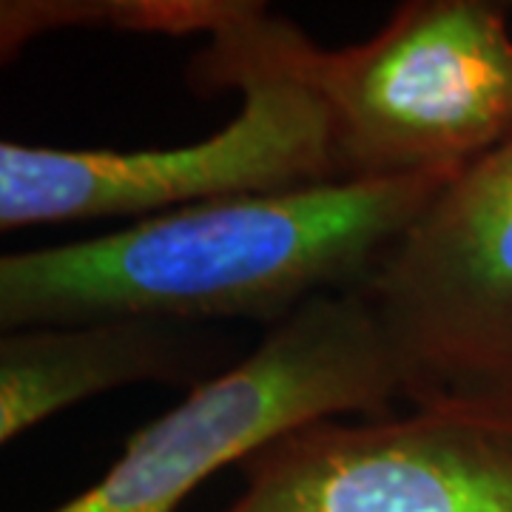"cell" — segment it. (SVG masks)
I'll use <instances>...</instances> for the list:
<instances>
[{"label":"cell","instance_id":"obj_1","mask_svg":"<svg viewBox=\"0 0 512 512\" xmlns=\"http://www.w3.org/2000/svg\"><path fill=\"white\" fill-rule=\"evenodd\" d=\"M458 171L239 194L0 259V328L97 319L262 322L362 291Z\"/></svg>","mask_w":512,"mask_h":512},{"label":"cell","instance_id":"obj_2","mask_svg":"<svg viewBox=\"0 0 512 512\" xmlns=\"http://www.w3.org/2000/svg\"><path fill=\"white\" fill-rule=\"evenodd\" d=\"M299 26L251 0L188 63L200 94L239 92L242 109L211 137L171 148L0 143V228L126 217L137 222L239 194L333 183L319 97L293 63Z\"/></svg>","mask_w":512,"mask_h":512},{"label":"cell","instance_id":"obj_3","mask_svg":"<svg viewBox=\"0 0 512 512\" xmlns=\"http://www.w3.org/2000/svg\"><path fill=\"white\" fill-rule=\"evenodd\" d=\"M396 399L399 370L365 296H322L140 427L97 484L49 512H180L208 478L279 436L336 416H387Z\"/></svg>","mask_w":512,"mask_h":512},{"label":"cell","instance_id":"obj_4","mask_svg":"<svg viewBox=\"0 0 512 512\" xmlns=\"http://www.w3.org/2000/svg\"><path fill=\"white\" fill-rule=\"evenodd\" d=\"M293 63L328 117L336 180L461 171L512 137V32L490 0H407L365 43Z\"/></svg>","mask_w":512,"mask_h":512},{"label":"cell","instance_id":"obj_5","mask_svg":"<svg viewBox=\"0 0 512 512\" xmlns=\"http://www.w3.org/2000/svg\"><path fill=\"white\" fill-rule=\"evenodd\" d=\"M359 293L404 402L512 404V137L441 185Z\"/></svg>","mask_w":512,"mask_h":512},{"label":"cell","instance_id":"obj_6","mask_svg":"<svg viewBox=\"0 0 512 512\" xmlns=\"http://www.w3.org/2000/svg\"><path fill=\"white\" fill-rule=\"evenodd\" d=\"M237 470L222 512H512V404L313 421Z\"/></svg>","mask_w":512,"mask_h":512},{"label":"cell","instance_id":"obj_7","mask_svg":"<svg viewBox=\"0 0 512 512\" xmlns=\"http://www.w3.org/2000/svg\"><path fill=\"white\" fill-rule=\"evenodd\" d=\"M242 356L234 336L202 322L126 316L3 330L0 441L12 444L74 404L128 384L194 390Z\"/></svg>","mask_w":512,"mask_h":512},{"label":"cell","instance_id":"obj_8","mask_svg":"<svg viewBox=\"0 0 512 512\" xmlns=\"http://www.w3.org/2000/svg\"><path fill=\"white\" fill-rule=\"evenodd\" d=\"M248 6L251 0H3L0 55L9 63L29 40L57 29L214 37Z\"/></svg>","mask_w":512,"mask_h":512},{"label":"cell","instance_id":"obj_9","mask_svg":"<svg viewBox=\"0 0 512 512\" xmlns=\"http://www.w3.org/2000/svg\"><path fill=\"white\" fill-rule=\"evenodd\" d=\"M510 9H512V6H510Z\"/></svg>","mask_w":512,"mask_h":512}]
</instances>
